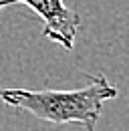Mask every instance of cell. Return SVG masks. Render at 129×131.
<instances>
[{"mask_svg": "<svg viewBox=\"0 0 129 131\" xmlns=\"http://www.w3.org/2000/svg\"><path fill=\"white\" fill-rule=\"evenodd\" d=\"M117 95V87L103 73L89 75L87 85L71 91H30L0 87V101L16 111L30 113L32 117L55 125L77 123L83 125L87 131H95L105 101H111Z\"/></svg>", "mask_w": 129, "mask_h": 131, "instance_id": "1", "label": "cell"}, {"mask_svg": "<svg viewBox=\"0 0 129 131\" xmlns=\"http://www.w3.org/2000/svg\"><path fill=\"white\" fill-rule=\"evenodd\" d=\"M14 4H24L40 16L45 38L61 45L64 50L75 49L81 16L64 4V0H0V10Z\"/></svg>", "mask_w": 129, "mask_h": 131, "instance_id": "2", "label": "cell"}]
</instances>
